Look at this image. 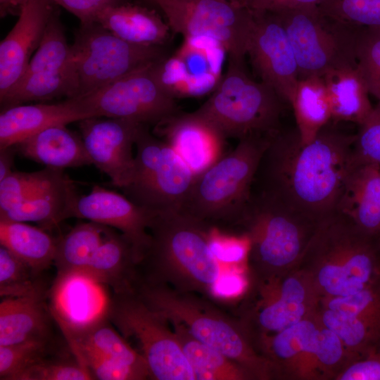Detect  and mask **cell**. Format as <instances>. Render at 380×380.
<instances>
[{"instance_id":"1","label":"cell","mask_w":380,"mask_h":380,"mask_svg":"<svg viewBox=\"0 0 380 380\" xmlns=\"http://www.w3.org/2000/svg\"><path fill=\"white\" fill-rule=\"evenodd\" d=\"M334 124L327 125L306 144L296 127L274 132L252 189L270 194L318 222L336 212L355 163V134L343 132Z\"/></svg>"},{"instance_id":"2","label":"cell","mask_w":380,"mask_h":380,"mask_svg":"<svg viewBox=\"0 0 380 380\" xmlns=\"http://www.w3.org/2000/svg\"><path fill=\"white\" fill-rule=\"evenodd\" d=\"M212 228L181 210L156 213L139 277L179 291L210 295L220 276L210 244Z\"/></svg>"},{"instance_id":"3","label":"cell","mask_w":380,"mask_h":380,"mask_svg":"<svg viewBox=\"0 0 380 380\" xmlns=\"http://www.w3.org/2000/svg\"><path fill=\"white\" fill-rule=\"evenodd\" d=\"M297 268L322 298L348 296L380 284V251L375 239L336 211L319 222Z\"/></svg>"},{"instance_id":"4","label":"cell","mask_w":380,"mask_h":380,"mask_svg":"<svg viewBox=\"0 0 380 380\" xmlns=\"http://www.w3.org/2000/svg\"><path fill=\"white\" fill-rule=\"evenodd\" d=\"M134 291L168 321L182 323L197 340L243 367L253 380L274 379L270 362L255 349L245 327L197 293L139 277Z\"/></svg>"},{"instance_id":"5","label":"cell","mask_w":380,"mask_h":380,"mask_svg":"<svg viewBox=\"0 0 380 380\" xmlns=\"http://www.w3.org/2000/svg\"><path fill=\"white\" fill-rule=\"evenodd\" d=\"M319 222L270 194L252 189L236 225L248 239L252 281L296 270Z\"/></svg>"},{"instance_id":"6","label":"cell","mask_w":380,"mask_h":380,"mask_svg":"<svg viewBox=\"0 0 380 380\" xmlns=\"http://www.w3.org/2000/svg\"><path fill=\"white\" fill-rule=\"evenodd\" d=\"M274 132L239 139L232 151L196 175L181 211L211 227L236 226Z\"/></svg>"},{"instance_id":"7","label":"cell","mask_w":380,"mask_h":380,"mask_svg":"<svg viewBox=\"0 0 380 380\" xmlns=\"http://www.w3.org/2000/svg\"><path fill=\"white\" fill-rule=\"evenodd\" d=\"M284 104L272 87L248 75L243 62L229 59L227 70L215 91L194 112L226 139L239 140L281 128Z\"/></svg>"},{"instance_id":"8","label":"cell","mask_w":380,"mask_h":380,"mask_svg":"<svg viewBox=\"0 0 380 380\" xmlns=\"http://www.w3.org/2000/svg\"><path fill=\"white\" fill-rule=\"evenodd\" d=\"M134 146L133 172L122 189L125 196L153 213L182 210L194 180L191 169L148 125H139Z\"/></svg>"},{"instance_id":"9","label":"cell","mask_w":380,"mask_h":380,"mask_svg":"<svg viewBox=\"0 0 380 380\" xmlns=\"http://www.w3.org/2000/svg\"><path fill=\"white\" fill-rule=\"evenodd\" d=\"M274 13L292 46L299 80L357 65L359 32L324 14L319 7L283 10Z\"/></svg>"},{"instance_id":"10","label":"cell","mask_w":380,"mask_h":380,"mask_svg":"<svg viewBox=\"0 0 380 380\" xmlns=\"http://www.w3.org/2000/svg\"><path fill=\"white\" fill-rule=\"evenodd\" d=\"M108 319L127 339L133 340L147 363L151 379L196 380L169 321L132 291L114 293Z\"/></svg>"},{"instance_id":"11","label":"cell","mask_w":380,"mask_h":380,"mask_svg":"<svg viewBox=\"0 0 380 380\" xmlns=\"http://www.w3.org/2000/svg\"><path fill=\"white\" fill-rule=\"evenodd\" d=\"M76 97L91 94L165 58L162 46L128 42L97 23L80 24L71 45Z\"/></svg>"},{"instance_id":"12","label":"cell","mask_w":380,"mask_h":380,"mask_svg":"<svg viewBox=\"0 0 380 380\" xmlns=\"http://www.w3.org/2000/svg\"><path fill=\"white\" fill-rule=\"evenodd\" d=\"M253 297L243 304L239 319L252 342L278 333L315 314L322 297L311 277L296 269L262 281H251Z\"/></svg>"},{"instance_id":"13","label":"cell","mask_w":380,"mask_h":380,"mask_svg":"<svg viewBox=\"0 0 380 380\" xmlns=\"http://www.w3.org/2000/svg\"><path fill=\"white\" fill-rule=\"evenodd\" d=\"M170 28L189 39L218 44L229 59L243 62L247 54L253 15L229 0H158Z\"/></svg>"},{"instance_id":"14","label":"cell","mask_w":380,"mask_h":380,"mask_svg":"<svg viewBox=\"0 0 380 380\" xmlns=\"http://www.w3.org/2000/svg\"><path fill=\"white\" fill-rule=\"evenodd\" d=\"M153 65L77 98L90 118H120L156 125L179 111L175 95L155 75Z\"/></svg>"},{"instance_id":"15","label":"cell","mask_w":380,"mask_h":380,"mask_svg":"<svg viewBox=\"0 0 380 380\" xmlns=\"http://www.w3.org/2000/svg\"><path fill=\"white\" fill-rule=\"evenodd\" d=\"M247 54L261 81L272 87L286 104L298 80L296 58L288 35L273 13L253 15Z\"/></svg>"},{"instance_id":"16","label":"cell","mask_w":380,"mask_h":380,"mask_svg":"<svg viewBox=\"0 0 380 380\" xmlns=\"http://www.w3.org/2000/svg\"><path fill=\"white\" fill-rule=\"evenodd\" d=\"M77 122L91 163L106 174L114 186L125 187L134 170L132 149L141 124L105 117H91Z\"/></svg>"},{"instance_id":"17","label":"cell","mask_w":380,"mask_h":380,"mask_svg":"<svg viewBox=\"0 0 380 380\" xmlns=\"http://www.w3.org/2000/svg\"><path fill=\"white\" fill-rule=\"evenodd\" d=\"M156 213L142 208L126 196L95 186L79 196L72 217L115 228L132 244L139 263L151 243L149 226Z\"/></svg>"},{"instance_id":"18","label":"cell","mask_w":380,"mask_h":380,"mask_svg":"<svg viewBox=\"0 0 380 380\" xmlns=\"http://www.w3.org/2000/svg\"><path fill=\"white\" fill-rule=\"evenodd\" d=\"M50 0H29L0 43V99L23 77L54 11Z\"/></svg>"},{"instance_id":"19","label":"cell","mask_w":380,"mask_h":380,"mask_svg":"<svg viewBox=\"0 0 380 380\" xmlns=\"http://www.w3.org/2000/svg\"><path fill=\"white\" fill-rule=\"evenodd\" d=\"M103 286L83 273L57 275L49 308L63 333L83 329L107 317L110 299Z\"/></svg>"},{"instance_id":"20","label":"cell","mask_w":380,"mask_h":380,"mask_svg":"<svg viewBox=\"0 0 380 380\" xmlns=\"http://www.w3.org/2000/svg\"><path fill=\"white\" fill-rule=\"evenodd\" d=\"M153 133L167 142L196 176L226 153V138L194 111L178 113L155 125Z\"/></svg>"},{"instance_id":"21","label":"cell","mask_w":380,"mask_h":380,"mask_svg":"<svg viewBox=\"0 0 380 380\" xmlns=\"http://www.w3.org/2000/svg\"><path fill=\"white\" fill-rule=\"evenodd\" d=\"M318 323L317 311L278 333L253 341L271 365L274 379H308Z\"/></svg>"},{"instance_id":"22","label":"cell","mask_w":380,"mask_h":380,"mask_svg":"<svg viewBox=\"0 0 380 380\" xmlns=\"http://www.w3.org/2000/svg\"><path fill=\"white\" fill-rule=\"evenodd\" d=\"M88 118L77 98L55 103H24L3 108L0 114V148L15 146L51 126L67 125Z\"/></svg>"},{"instance_id":"23","label":"cell","mask_w":380,"mask_h":380,"mask_svg":"<svg viewBox=\"0 0 380 380\" xmlns=\"http://www.w3.org/2000/svg\"><path fill=\"white\" fill-rule=\"evenodd\" d=\"M362 232L376 241L380 237V165L355 163L336 206Z\"/></svg>"},{"instance_id":"24","label":"cell","mask_w":380,"mask_h":380,"mask_svg":"<svg viewBox=\"0 0 380 380\" xmlns=\"http://www.w3.org/2000/svg\"><path fill=\"white\" fill-rule=\"evenodd\" d=\"M48 293L1 298L0 346L33 340L49 339L51 318L46 303Z\"/></svg>"},{"instance_id":"25","label":"cell","mask_w":380,"mask_h":380,"mask_svg":"<svg viewBox=\"0 0 380 380\" xmlns=\"http://www.w3.org/2000/svg\"><path fill=\"white\" fill-rule=\"evenodd\" d=\"M79 196L72 181L61 172L25 201L0 216L19 222H34L44 230H51L62 221L72 217Z\"/></svg>"},{"instance_id":"26","label":"cell","mask_w":380,"mask_h":380,"mask_svg":"<svg viewBox=\"0 0 380 380\" xmlns=\"http://www.w3.org/2000/svg\"><path fill=\"white\" fill-rule=\"evenodd\" d=\"M139 264L129 241L110 229L82 273L110 286L114 293H125L134 291Z\"/></svg>"},{"instance_id":"27","label":"cell","mask_w":380,"mask_h":380,"mask_svg":"<svg viewBox=\"0 0 380 380\" xmlns=\"http://www.w3.org/2000/svg\"><path fill=\"white\" fill-rule=\"evenodd\" d=\"M15 147L25 158L51 168L64 170L92 164L82 137L64 125L47 127Z\"/></svg>"},{"instance_id":"28","label":"cell","mask_w":380,"mask_h":380,"mask_svg":"<svg viewBox=\"0 0 380 380\" xmlns=\"http://www.w3.org/2000/svg\"><path fill=\"white\" fill-rule=\"evenodd\" d=\"M95 23L123 40L145 46H162L170 30L155 11L124 1L103 9Z\"/></svg>"},{"instance_id":"29","label":"cell","mask_w":380,"mask_h":380,"mask_svg":"<svg viewBox=\"0 0 380 380\" xmlns=\"http://www.w3.org/2000/svg\"><path fill=\"white\" fill-rule=\"evenodd\" d=\"M322 77L329 95L331 122L362 125L372 112L374 106L357 66L333 70Z\"/></svg>"},{"instance_id":"30","label":"cell","mask_w":380,"mask_h":380,"mask_svg":"<svg viewBox=\"0 0 380 380\" xmlns=\"http://www.w3.org/2000/svg\"><path fill=\"white\" fill-rule=\"evenodd\" d=\"M110 323L106 317L83 329L64 332L70 349L90 350L151 378L144 358Z\"/></svg>"},{"instance_id":"31","label":"cell","mask_w":380,"mask_h":380,"mask_svg":"<svg viewBox=\"0 0 380 380\" xmlns=\"http://www.w3.org/2000/svg\"><path fill=\"white\" fill-rule=\"evenodd\" d=\"M0 243L39 273L53 263L56 239L39 227L0 216Z\"/></svg>"},{"instance_id":"32","label":"cell","mask_w":380,"mask_h":380,"mask_svg":"<svg viewBox=\"0 0 380 380\" xmlns=\"http://www.w3.org/2000/svg\"><path fill=\"white\" fill-rule=\"evenodd\" d=\"M322 323L342 341L353 361L380 347V312L351 315L319 308Z\"/></svg>"},{"instance_id":"33","label":"cell","mask_w":380,"mask_h":380,"mask_svg":"<svg viewBox=\"0 0 380 380\" xmlns=\"http://www.w3.org/2000/svg\"><path fill=\"white\" fill-rule=\"evenodd\" d=\"M172 324L196 380H253L240 365L220 351L195 338L180 322Z\"/></svg>"},{"instance_id":"34","label":"cell","mask_w":380,"mask_h":380,"mask_svg":"<svg viewBox=\"0 0 380 380\" xmlns=\"http://www.w3.org/2000/svg\"><path fill=\"white\" fill-rule=\"evenodd\" d=\"M289 105L303 143L312 141L331 122L329 95L322 77L300 79Z\"/></svg>"},{"instance_id":"35","label":"cell","mask_w":380,"mask_h":380,"mask_svg":"<svg viewBox=\"0 0 380 380\" xmlns=\"http://www.w3.org/2000/svg\"><path fill=\"white\" fill-rule=\"evenodd\" d=\"M110 231L108 226L89 221L56 239L53 264L57 275L82 273Z\"/></svg>"},{"instance_id":"36","label":"cell","mask_w":380,"mask_h":380,"mask_svg":"<svg viewBox=\"0 0 380 380\" xmlns=\"http://www.w3.org/2000/svg\"><path fill=\"white\" fill-rule=\"evenodd\" d=\"M77 82L72 63L54 72L35 73L23 77L6 95L0 99L1 109L30 101L75 98Z\"/></svg>"},{"instance_id":"37","label":"cell","mask_w":380,"mask_h":380,"mask_svg":"<svg viewBox=\"0 0 380 380\" xmlns=\"http://www.w3.org/2000/svg\"><path fill=\"white\" fill-rule=\"evenodd\" d=\"M71 65V45L67 42L63 26L54 11L23 77L35 73L54 72Z\"/></svg>"},{"instance_id":"38","label":"cell","mask_w":380,"mask_h":380,"mask_svg":"<svg viewBox=\"0 0 380 380\" xmlns=\"http://www.w3.org/2000/svg\"><path fill=\"white\" fill-rule=\"evenodd\" d=\"M42 273L36 272L3 246L0 247L1 298L48 293Z\"/></svg>"},{"instance_id":"39","label":"cell","mask_w":380,"mask_h":380,"mask_svg":"<svg viewBox=\"0 0 380 380\" xmlns=\"http://www.w3.org/2000/svg\"><path fill=\"white\" fill-rule=\"evenodd\" d=\"M319 320L314 355V380L336 379L353 362V358L338 336L325 327L319 318Z\"/></svg>"},{"instance_id":"40","label":"cell","mask_w":380,"mask_h":380,"mask_svg":"<svg viewBox=\"0 0 380 380\" xmlns=\"http://www.w3.org/2000/svg\"><path fill=\"white\" fill-rule=\"evenodd\" d=\"M63 171L49 167L34 172L13 171L0 181V214L25 201Z\"/></svg>"},{"instance_id":"41","label":"cell","mask_w":380,"mask_h":380,"mask_svg":"<svg viewBox=\"0 0 380 380\" xmlns=\"http://www.w3.org/2000/svg\"><path fill=\"white\" fill-rule=\"evenodd\" d=\"M50 338L0 346V379L16 380L23 371L47 357Z\"/></svg>"},{"instance_id":"42","label":"cell","mask_w":380,"mask_h":380,"mask_svg":"<svg viewBox=\"0 0 380 380\" xmlns=\"http://www.w3.org/2000/svg\"><path fill=\"white\" fill-rule=\"evenodd\" d=\"M319 8L355 28H380V0H327Z\"/></svg>"},{"instance_id":"43","label":"cell","mask_w":380,"mask_h":380,"mask_svg":"<svg viewBox=\"0 0 380 380\" xmlns=\"http://www.w3.org/2000/svg\"><path fill=\"white\" fill-rule=\"evenodd\" d=\"M356 58L369 94L380 101V28L360 29Z\"/></svg>"},{"instance_id":"44","label":"cell","mask_w":380,"mask_h":380,"mask_svg":"<svg viewBox=\"0 0 380 380\" xmlns=\"http://www.w3.org/2000/svg\"><path fill=\"white\" fill-rule=\"evenodd\" d=\"M74 354V353H73ZM93 379L87 368L72 357H46L18 376L16 380H89Z\"/></svg>"},{"instance_id":"45","label":"cell","mask_w":380,"mask_h":380,"mask_svg":"<svg viewBox=\"0 0 380 380\" xmlns=\"http://www.w3.org/2000/svg\"><path fill=\"white\" fill-rule=\"evenodd\" d=\"M354 158L380 165V101L355 134Z\"/></svg>"},{"instance_id":"46","label":"cell","mask_w":380,"mask_h":380,"mask_svg":"<svg viewBox=\"0 0 380 380\" xmlns=\"http://www.w3.org/2000/svg\"><path fill=\"white\" fill-rule=\"evenodd\" d=\"M336 380H380V349L352 362Z\"/></svg>"},{"instance_id":"47","label":"cell","mask_w":380,"mask_h":380,"mask_svg":"<svg viewBox=\"0 0 380 380\" xmlns=\"http://www.w3.org/2000/svg\"><path fill=\"white\" fill-rule=\"evenodd\" d=\"M75 15L80 24L95 23L97 15L106 8L124 0H50Z\"/></svg>"},{"instance_id":"48","label":"cell","mask_w":380,"mask_h":380,"mask_svg":"<svg viewBox=\"0 0 380 380\" xmlns=\"http://www.w3.org/2000/svg\"><path fill=\"white\" fill-rule=\"evenodd\" d=\"M327 0H240L239 5L253 15L275 13L283 10L319 7Z\"/></svg>"},{"instance_id":"49","label":"cell","mask_w":380,"mask_h":380,"mask_svg":"<svg viewBox=\"0 0 380 380\" xmlns=\"http://www.w3.org/2000/svg\"><path fill=\"white\" fill-rule=\"evenodd\" d=\"M16 151L15 146L0 148V181L13 172L12 167Z\"/></svg>"},{"instance_id":"50","label":"cell","mask_w":380,"mask_h":380,"mask_svg":"<svg viewBox=\"0 0 380 380\" xmlns=\"http://www.w3.org/2000/svg\"><path fill=\"white\" fill-rule=\"evenodd\" d=\"M29 0H0V16L18 15Z\"/></svg>"},{"instance_id":"51","label":"cell","mask_w":380,"mask_h":380,"mask_svg":"<svg viewBox=\"0 0 380 380\" xmlns=\"http://www.w3.org/2000/svg\"><path fill=\"white\" fill-rule=\"evenodd\" d=\"M231 2L239 4V1L240 0H229Z\"/></svg>"},{"instance_id":"52","label":"cell","mask_w":380,"mask_h":380,"mask_svg":"<svg viewBox=\"0 0 380 380\" xmlns=\"http://www.w3.org/2000/svg\"><path fill=\"white\" fill-rule=\"evenodd\" d=\"M377 246L380 251V237L376 240Z\"/></svg>"},{"instance_id":"53","label":"cell","mask_w":380,"mask_h":380,"mask_svg":"<svg viewBox=\"0 0 380 380\" xmlns=\"http://www.w3.org/2000/svg\"><path fill=\"white\" fill-rule=\"evenodd\" d=\"M146 1L151 2V3L153 4H155V3H156V0H146Z\"/></svg>"},{"instance_id":"54","label":"cell","mask_w":380,"mask_h":380,"mask_svg":"<svg viewBox=\"0 0 380 380\" xmlns=\"http://www.w3.org/2000/svg\"><path fill=\"white\" fill-rule=\"evenodd\" d=\"M379 349H380V347H379Z\"/></svg>"}]
</instances>
